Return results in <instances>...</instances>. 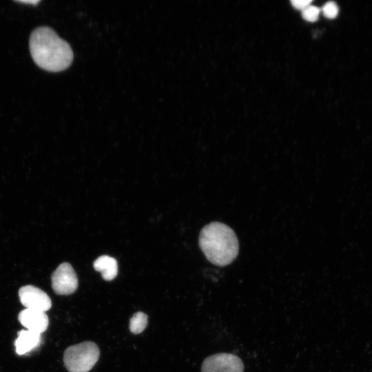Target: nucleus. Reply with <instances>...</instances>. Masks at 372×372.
I'll return each instance as SVG.
<instances>
[{
	"instance_id": "f257e3e1",
	"label": "nucleus",
	"mask_w": 372,
	"mask_h": 372,
	"mask_svg": "<svg viewBox=\"0 0 372 372\" xmlns=\"http://www.w3.org/2000/svg\"><path fill=\"white\" fill-rule=\"evenodd\" d=\"M29 47L34 63L49 72L63 71L73 60V52L69 43L49 27L34 30L30 37Z\"/></svg>"
},
{
	"instance_id": "f03ea898",
	"label": "nucleus",
	"mask_w": 372,
	"mask_h": 372,
	"mask_svg": "<svg viewBox=\"0 0 372 372\" xmlns=\"http://www.w3.org/2000/svg\"><path fill=\"white\" fill-rule=\"evenodd\" d=\"M199 246L209 262L221 267L233 262L239 249L234 231L219 222H212L201 229Z\"/></svg>"
},
{
	"instance_id": "7ed1b4c3",
	"label": "nucleus",
	"mask_w": 372,
	"mask_h": 372,
	"mask_svg": "<svg viewBox=\"0 0 372 372\" xmlns=\"http://www.w3.org/2000/svg\"><path fill=\"white\" fill-rule=\"evenodd\" d=\"M100 351L96 343L85 341L68 347L63 362L69 372H88L97 362Z\"/></svg>"
},
{
	"instance_id": "20e7f679",
	"label": "nucleus",
	"mask_w": 372,
	"mask_h": 372,
	"mask_svg": "<svg viewBox=\"0 0 372 372\" xmlns=\"http://www.w3.org/2000/svg\"><path fill=\"white\" fill-rule=\"evenodd\" d=\"M244 365L240 358L234 354L220 353L205 358L201 372H243Z\"/></svg>"
},
{
	"instance_id": "39448f33",
	"label": "nucleus",
	"mask_w": 372,
	"mask_h": 372,
	"mask_svg": "<svg viewBox=\"0 0 372 372\" xmlns=\"http://www.w3.org/2000/svg\"><path fill=\"white\" fill-rule=\"evenodd\" d=\"M52 287L58 295H70L78 287L76 274L68 262L61 264L51 276Z\"/></svg>"
},
{
	"instance_id": "423d86ee",
	"label": "nucleus",
	"mask_w": 372,
	"mask_h": 372,
	"mask_svg": "<svg viewBox=\"0 0 372 372\" xmlns=\"http://www.w3.org/2000/svg\"><path fill=\"white\" fill-rule=\"evenodd\" d=\"M19 296L21 304L26 309L45 312L52 306V302L48 295L33 285L21 287L19 291Z\"/></svg>"
},
{
	"instance_id": "0eeeda50",
	"label": "nucleus",
	"mask_w": 372,
	"mask_h": 372,
	"mask_svg": "<svg viewBox=\"0 0 372 372\" xmlns=\"http://www.w3.org/2000/svg\"><path fill=\"white\" fill-rule=\"evenodd\" d=\"M19 321L28 330L41 334L48 329L49 319L44 311L25 309L18 316Z\"/></svg>"
},
{
	"instance_id": "6e6552de",
	"label": "nucleus",
	"mask_w": 372,
	"mask_h": 372,
	"mask_svg": "<svg viewBox=\"0 0 372 372\" xmlns=\"http://www.w3.org/2000/svg\"><path fill=\"white\" fill-rule=\"evenodd\" d=\"M41 342L40 333L22 329L19 331L18 338L14 342L16 352L18 355H24L38 347Z\"/></svg>"
},
{
	"instance_id": "1a4fd4ad",
	"label": "nucleus",
	"mask_w": 372,
	"mask_h": 372,
	"mask_svg": "<svg viewBox=\"0 0 372 372\" xmlns=\"http://www.w3.org/2000/svg\"><path fill=\"white\" fill-rule=\"evenodd\" d=\"M94 269L101 273L102 278L107 281L113 280L118 273V265L115 258L103 255L93 263Z\"/></svg>"
},
{
	"instance_id": "9d476101",
	"label": "nucleus",
	"mask_w": 372,
	"mask_h": 372,
	"mask_svg": "<svg viewBox=\"0 0 372 372\" xmlns=\"http://www.w3.org/2000/svg\"><path fill=\"white\" fill-rule=\"evenodd\" d=\"M147 314L142 311L134 313L130 320L129 329L134 334L141 333L145 330L148 323Z\"/></svg>"
},
{
	"instance_id": "9b49d317",
	"label": "nucleus",
	"mask_w": 372,
	"mask_h": 372,
	"mask_svg": "<svg viewBox=\"0 0 372 372\" xmlns=\"http://www.w3.org/2000/svg\"><path fill=\"white\" fill-rule=\"evenodd\" d=\"M320 10L318 8L309 6L302 10V17L307 21L313 22L318 19Z\"/></svg>"
},
{
	"instance_id": "f8f14e48",
	"label": "nucleus",
	"mask_w": 372,
	"mask_h": 372,
	"mask_svg": "<svg viewBox=\"0 0 372 372\" xmlns=\"http://www.w3.org/2000/svg\"><path fill=\"white\" fill-rule=\"evenodd\" d=\"M324 14L328 18H334L338 13V8L337 5L332 1L327 3L323 7Z\"/></svg>"
},
{
	"instance_id": "ddd939ff",
	"label": "nucleus",
	"mask_w": 372,
	"mask_h": 372,
	"mask_svg": "<svg viewBox=\"0 0 372 372\" xmlns=\"http://www.w3.org/2000/svg\"><path fill=\"white\" fill-rule=\"evenodd\" d=\"M292 6L298 10H304L308 6H310V3H311V1H307V0H293L291 1Z\"/></svg>"
},
{
	"instance_id": "4468645a",
	"label": "nucleus",
	"mask_w": 372,
	"mask_h": 372,
	"mask_svg": "<svg viewBox=\"0 0 372 372\" xmlns=\"http://www.w3.org/2000/svg\"><path fill=\"white\" fill-rule=\"evenodd\" d=\"M19 3H26V4H32L34 6H36L41 1L40 0H17L15 1Z\"/></svg>"
}]
</instances>
